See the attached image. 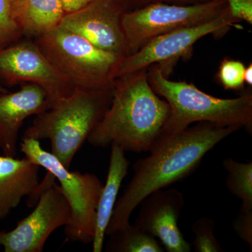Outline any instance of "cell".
<instances>
[{
    "label": "cell",
    "instance_id": "52a82bcc",
    "mask_svg": "<svg viewBox=\"0 0 252 252\" xmlns=\"http://www.w3.org/2000/svg\"><path fill=\"white\" fill-rule=\"evenodd\" d=\"M227 7L225 0H208L191 4L152 3L125 11L122 25L129 56L157 36L212 21Z\"/></svg>",
    "mask_w": 252,
    "mask_h": 252
},
{
    "label": "cell",
    "instance_id": "8992f818",
    "mask_svg": "<svg viewBox=\"0 0 252 252\" xmlns=\"http://www.w3.org/2000/svg\"><path fill=\"white\" fill-rule=\"evenodd\" d=\"M35 39L48 61L74 87L114 89L116 71L124 58L99 49L83 36L59 26Z\"/></svg>",
    "mask_w": 252,
    "mask_h": 252
},
{
    "label": "cell",
    "instance_id": "ffe728a7",
    "mask_svg": "<svg viewBox=\"0 0 252 252\" xmlns=\"http://www.w3.org/2000/svg\"><path fill=\"white\" fill-rule=\"evenodd\" d=\"M245 64L241 61L225 58L220 63L217 81L225 90H242L245 87Z\"/></svg>",
    "mask_w": 252,
    "mask_h": 252
},
{
    "label": "cell",
    "instance_id": "4fadbf2b",
    "mask_svg": "<svg viewBox=\"0 0 252 252\" xmlns=\"http://www.w3.org/2000/svg\"><path fill=\"white\" fill-rule=\"evenodd\" d=\"M50 108L45 91L34 84H21L14 93H0V149L16 157L18 134L28 117Z\"/></svg>",
    "mask_w": 252,
    "mask_h": 252
},
{
    "label": "cell",
    "instance_id": "5b68a950",
    "mask_svg": "<svg viewBox=\"0 0 252 252\" xmlns=\"http://www.w3.org/2000/svg\"><path fill=\"white\" fill-rule=\"evenodd\" d=\"M21 151L32 162L46 169V177L32 194L33 200L56 182L60 183L71 211L69 223L64 226L67 240L92 243L95 233L97 209L103 184L94 174L70 171L57 158L41 147L39 141L23 137Z\"/></svg>",
    "mask_w": 252,
    "mask_h": 252
},
{
    "label": "cell",
    "instance_id": "277c9868",
    "mask_svg": "<svg viewBox=\"0 0 252 252\" xmlns=\"http://www.w3.org/2000/svg\"><path fill=\"white\" fill-rule=\"evenodd\" d=\"M113 89L74 88L70 95L36 115L23 137L49 140L51 154L69 169L73 158L110 106Z\"/></svg>",
    "mask_w": 252,
    "mask_h": 252
},
{
    "label": "cell",
    "instance_id": "83f0119b",
    "mask_svg": "<svg viewBox=\"0 0 252 252\" xmlns=\"http://www.w3.org/2000/svg\"><path fill=\"white\" fill-rule=\"evenodd\" d=\"M8 92V91L6 90V89L4 87V86H1V84H0V93H6Z\"/></svg>",
    "mask_w": 252,
    "mask_h": 252
},
{
    "label": "cell",
    "instance_id": "9a60e30c",
    "mask_svg": "<svg viewBox=\"0 0 252 252\" xmlns=\"http://www.w3.org/2000/svg\"><path fill=\"white\" fill-rule=\"evenodd\" d=\"M130 161L125 152L117 144L111 145L110 160L107 180L103 186L97 209L95 233L93 240V252L103 250L106 230L117 201V195L123 181L127 175Z\"/></svg>",
    "mask_w": 252,
    "mask_h": 252
},
{
    "label": "cell",
    "instance_id": "7402d4cb",
    "mask_svg": "<svg viewBox=\"0 0 252 252\" xmlns=\"http://www.w3.org/2000/svg\"><path fill=\"white\" fill-rule=\"evenodd\" d=\"M233 228L239 238L248 244L252 251V210L240 207L238 216L233 221Z\"/></svg>",
    "mask_w": 252,
    "mask_h": 252
},
{
    "label": "cell",
    "instance_id": "2e32d148",
    "mask_svg": "<svg viewBox=\"0 0 252 252\" xmlns=\"http://www.w3.org/2000/svg\"><path fill=\"white\" fill-rule=\"evenodd\" d=\"M11 14L23 36L36 38L59 26L65 15L59 0H16Z\"/></svg>",
    "mask_w": 252,
    "mask_h": 252
},
{
    "label": "cell",
    "instance_id": "7c38bea8",
    "mask_svg": "<svg viewBox=\"0 0 252 252\" xmlns=\"http://www.w3.org/2000/svg\"><path fill=\"white\" fill-rule=\"evenodd\" d=\"M135 225L160 240L167 252H190L191 245L185 240L178 220L185 205L183 193L174 188L156 190L141 202Z\"/></svg>",
    "mask_w": 252,
    "mask_h": 252
},
{
    "label": "cell",
    "instance_id": "30bf717a",
    "mask_svg": "<svg viewBox=\"0 0 252 252\" xmlns=\"http://www.w3.org/2000/svg\"><path fill=\"white\" fill-rule=\"evenodd\" d=\"M34 206L14 229L0 230V246L5 252H41L50 235L70 220V208L56 182L41 193Z\"/></svg>",
    "mask_w": 252,
    "mask_h": 252
},
{
    "label": "cell",
    "instance_id": "6da1fadb",
    "mask_svg": "<svg viewBox=\"0 0 252 252\" xmlns=\"http://www.w3.org/2000/svg\"><path fill=\"white\" fill-rule=\"evenodd\" d=\"M240 128L238 125L198 122L177 133L157 138L149 157L134 163L133 177L116 203L106 235L130 225L131 215L146 197L192 175L209 152Z\"/></svg>",
    "mask_w": 252,
    "mask_h": 252
},
{
    "label": "cell",
    "instance_id": "d6986e66",
    "mask_svg": "<svg viewBox=\"0 0 252 252\" xmlns=\"http://www.w3.org/2000/svg\"><path fill=\"white\" fill-rule=\"evenodd\" d=\"M215 223L213 220L207 217H202L194 222L191 227L194 235L193 243L195 252H223L225 250L220 246V243L215 234Z\"/></svg>",
    "mask_w": 252,
    "mask_h": 252
},
{
    "label": "cell",
    "instance_id": "e0dca14e",
    "mask_svg": "<svg viewBox=\"0 0 252 252\" xmlns=\"http://www.w3.org/2000/svg\"><path fill=\"white\" fill-rule=\"evenodd\" d=\"M105 252H162L163 248L155 238L135 224H130L109 235Z\"/></svg>",
    "mask_w": 252,
    "mask_h": 252
},
{
    "label": "cell",
    "instance_id": "484cf974",
    "mask_svg": "<svg viewBox=\"0 0 252 252\" xmlns=\"http://www.w3.org/2000/svg\"><path fill=\"white\" fill-rule=\"evenodd\" d=\"M244 80L245 84H248L249 86H252V64L250 63L248 67L245 68V73H244Z\"/></svg>",
    "mask_w": 252,
    "mask_h": 252
},
{
    "label": "cell",
    "instance_id": "7a4b0ae2",
    "mask_svg": "<svg viewBox=\"0 0 252 252\" xmlns=\"http://www.w3.org/2000/svg\"><path fill=\"white\" fill-rule=\"evenodd\" d=\"M170 107L147 78V69L115 81L112 102L87 140L94 147L117 144L124 152H149L168 119Z\"/></svg>",
    "mask_w": 252,
    "mask_h": 252
},
{
    "label": "cell",
    "instance_id": "603a6c76",
    "mask_svg": "<svg viewBox=\"0 0 252 252\" xmlns=\"http://www.w3.org/2000/svg\"><path fill=\"white\" fill-rule=\"evenodd\" d=\"M232 14L240 21L252 25V0H225Z\"/></svg>",
    "mask_w": 252,
    "mask_h": 252
},
{
    "label": "cell",
    "instance_id": "3957f363",
    "mask_svg": "<svg viewBox=\"0 0 252 252\" xmlns=\"http://www.w3.org/2000/svg\"><path fill=\"white\" fill-rule=\"evenodd\" d=\"M147 78L154 92L165 98L170 107V116L158 137L177 133L198 122L238 125L252 135L251 93L235 98H219L205 94L193 84L169 80L160 64L147 69Z\"/></svg>",
    "mask_w": 252,
    "mask_h": 252
},
{
    "label": "cell",
    "instance_id": "ba28073f",
    "mask_svg": "<svg viewBox=\"0 0 252 252\" xmlns=\"http://www.w3.org/2000/svg\"><path fill=\"white\" fill-rule=\"evenodd\" d=\"M233 16L229 7L218 17L203 24L180 28L157 36L149 41L135 54L123 59L116 71L117 78L147 69L154 64H160L165 75L171 70L172 64L180 58L188 56L194 44L203 36L212 34L215 38L221 37L230 28L240 23ZM167 76V75H166Z\"/></svg>",
    "mask_w": 252,
    "mask_h": 252
},
{
    "label": "cell",
    "instance_id": "8fae6325",
    "mask_svg": "<svg viewBox=\"0 0 252 252\" xmlns=\"http://www.w3.org/2000/svg\"><path fill=\"white\" fill-rule=\"evenodd\" d=\"M125 11L123 5L113 0H94L83 9L64 15L59 26L124 59L129 56L122 25Z\"/></svg>",
    "mask_w": 252,
    "mask_h": 252
},
{
    "label": "cell",
    "instance_id": "f1b7e54d",
    "mask_svg": "<svg viewBox=\"0 0 252 252\" xmlns=\"http://www.w3.org/2000/svg\"><path fill=\"white\" fill-rule=\"evenodd\" d=\"M16 1V0H10V2H12V1Z\"/></svg>",
    "mask_w": 252,
    "mask_h": 252
},
{
    "label": "cell",
    "instance_id": "ac0fdd59",
    "mask_svg": "<svg viewBox=\"0 0 252 252\" xmlns=\"http://www.w3.org/2000/svg\"><path fill=\"white\" fill-rule=\"evenodd\" d=\"M222 165L227 172V189L241 200L240 207L252 210V161L240 162L227 158L222 161Z\"/></svg>",
    "mask_w": 252,
    "mask_h": 252
},
{
    "label": "cell",
    "instance_id": "9c48e42d",
    "mask_svg": "<svg viewBox=\"0 0 252 252\" xmlns=\"http://www.w3.org/2000/svg\"><path fill=\"white\" fill-rule=\"evenodd\" d=\"M0 80L5 85L34 84L42 88L50 107L74 90L48 61L34 41L20 40L0 51Z\"/></svg>",
    "mask_w": 252,
    "mask_h": 252
},
{
    "label": "cell",
    "instance_id": "4316f807",
    "mask_svg": "<svg viewBox=\"0 0 252 252\" xmlns=\"http://www.w3.org/2000/svg\"><path fill=\"white\" fill-rule=\"evenodd\" d=\"M113 1H116V2L119 3V4L123 5V6H124V8L126 7V2H127V0H113Z\"/></svg>",
    "mask_w": 252,
    "mask_h": 252
},
{
    "label": "cell",
    "instance_id": "44dd1931",
    "mask_svg": "<svg viewBox=\"0 0 252 252\" xmlns=\"http://www.w3.org/2000/svg\"><path fill=\"white\" fill-rule=\"evenodd\" d=\"M23 36L11 14L10 0H0V51L21 40Z\"/></svg>",
    "mask_w": 252,
    "mask_h": 252
},
{
    "label": "cell",
    "instance_id": "d4e9b609",
    "mask_svg": "<svg viewBox=\"0 0 252 252\" xmlns=\"http://www.w3.org/2000/svg\"><path fill=\"white\" fill-rule=\"evenodd\" d=\"M65 14L74 12L85 7L94 0H59Z\"/></svg>",
    "mask_w": 252,
    "mask_h": 252
},
{
    "label": "cell",
    "instance_id": "cb8c5ba5",
    "mask_svg": "<svg viewBox=\"0 0 252 252\" xmlns=\"http://www.w3.org/2000/svg\"><path fill=\"white\" fill-rule=\"evenodd\" d=\"M206 1H208V0H127L125 9L126 11H131V10L138 9V8L152 4V3L161 2L167 3V4H191Z\"/></svg>",
    "mask_w": 252,
    "mask_h": 252
},
{
    "label": "cell",
    "instance_id": "5bb4252c",
    "mask_svg": "<svg viewBox=\"0 0 252 252\" xmlns=\"http://www.w3.org/2000/svg\"><path fill=\"white\" fill-rule=\"evenodd\" d=\"M40 167L26 157L0 156V220L35 190Z\"/></svg>",
    "mask_w": 252,
    "mask_h": 252
}]
</instances>
